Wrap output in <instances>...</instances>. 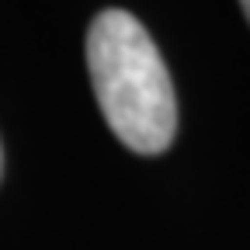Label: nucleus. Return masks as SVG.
Here are the masks:
<instances>
[{"instance_id": "nucleus-1", "label": "nucleus", "mask_w": 250, "mask_h": 250, "mask_svg": "<svg viewBox=\"0 0 250 250\" xmlns=\"http://www.w3.org/2000/svg\"><path fill=\"white\" fill-rule=\"evenodd\" d=\"M87 70L111 132L132 153H164L177 132L174 83L143 21L101 11L87 31Z\"/></svg>"}, {"instance_id": "nucleus-2", "label": "nucleus", "mask_w": 250, "mask_h": 250, "mask_svg": "<svg viewBox=\"0 0 250 250\" xmlns=\"http://www.w3.org/2000/svg\"><path fill=\"white\" fill-rule=\"evenodd\" d=\"M240 11H243V18H247V21H250V0H247V4H243V7H240Z\"/></svg>"}, {"instance_id": "nucleus-3", "label": "nucleus", "mask_w": 250, "mask_h": 250, "mask_svg": "<svg viewBox=\"0 0 250 250\" xmlns=\"http://www.w3.org/2000/svg\"><path fill=\"white\" fill-rule=\"evenodd\" d=\"M0 170H4V156H0Z\"/></svg>"}]
</instances>
